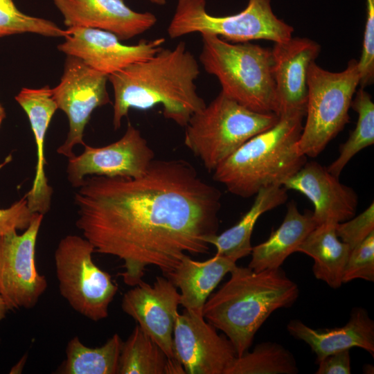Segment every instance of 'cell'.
Instances as JSON below:
<instances>
[{
  "label": "cell",
  "mask_w": 374,
  "mask_h": 374,
  "mask_svg": "<svg viewBox=\"0 0 374 374\" xmlns=\"http://www.w3.org/2000/svg\"><path fill=\"white\" fill-rule=\"evenodd\" d=\"M167 32L172 39L199 33L231 43L256 39L278 43L292 37L294 28L276 16L271 0H249L241 12L222 17L209 14L205 0H178Z\"/></svg>",
  "instance_id": "8"
},
{
  "label": "cell",
  "mask_w": 374,
  "mask_h": 374,
  "mask_svg": "<svg viewBox=\"0 0 374 374\" xmlns=\"http://www.w3.org/2000/svg\"><path fill=\"white\" fill-rule=\"evenodd\" d=\"M355 279L374 281V232L350 252L342 283H347Z\"/></svg>",
  "instance_id": "30"
},
{
  "label": "cell",
  "mask_w": 374,
  "mask_h": 374,
  "mask_svg": "<svg viewBox=\"0 0 374 374\" xmlns=\"http://www.w3.org/2000/svg\"><path fill=\"white\" fill-rule=\"evenodd\" d=\"M123 341L114 334L102 346L90 348L75 336L66 348V359L57 373L61 374H116Z\"/></svg>",
  "instance_id": "26"
},
{
  "label": "cell",
  "mask_w": 374,
  "mask_h": 374,
  "mask_svg": "<svg viewBox=\"0 0 374 374\" xmlns=\"http://www.w3.org/2000/svg\"><path fill=\"white\" fill-rule=\"evenodd\" d=\"M27 359V355H24L20 360L12 368L10 373H20L25 366Z\"/></svg>",
  "instance_id": "35"
},
{
  "label": "cell",
  "mask_w": 374,
  "mask_h": 374,
  "mask_svg": "<svg viewBox=\"0 0 374 374\" xmlns=\"http://www.w3.org/2000/svg\"><path fill=\"white\" fill-rule=\"evenodd\" d=\"M68 27L98 28L127 40L141 35L157 23L150 12H139L124 0H53Z\"/></svg>",
  "instance_id": "18"
},
{
  "label": "cell",
  "mask_w": 374,
  "mask_h": 374,
  "mask_svg": "<svg viewBox=\"0 0 374 374\" xmlns=\"http://www.w3.org/2000/svg\"><path fill=\"white\" fill-rule=\"evenodd\" d=\"M288 332L305 342L317 356V363L335 352L361 348L374 357V321L367 310L356 307L341 327L313 329L301 320L293 319L287 325Z\"/></svg>",
  "instance_id": "20"
},
{
  "label": "cell",
  "mask_w": 374,
  "mask_h": 374,
  "mask_svg": "<svg viewBox=\"0 0 374 374\" xmlns=\"http://www.w3.org/2000/svg\"><path fill=\"white\" fill-rule=\"evenodd\" d=\"M80 155L68 161L67 179L78 188L89 176L139 177L154 159V153L141 132L131 123L118 141L103 147L84 145Z\"/></svg>",
  "instance_id": "12"
},
{
  "label": "cell",
  "mask_w": 374,
  "mask_h": 374,
  "mask_svg": "<svg viewBox=\"0 0 374 374\" xmlns=\"http://www.w3.org/2000/svg\"><path fill=\"white\" fill-rule=\"evenodd\" d=\"M132 287L123 296V311L136 321L168 357L176 359L172 338L180 305L177 287L164 276H157L152 284L141 280Z\"/></svg>",
  "instance_id": "15"
},
{
  "label": "cell",
  "mask_w": 374,
  "mask_h": 374,
  "mask_svg": "<svg viewBox=\"0 0 374 374\" xmlns=\"http://www.w3.org/2000/svg\"><path fill=\"white\" fill-rule=\"evenodd\" d=\"M283 186L299 192L312 203L317 226L337 224L355 215L358 204L355 191L318 162H306Z\"/></svg>",
  "instance_id": "17"
},
{
  "label": "cell",
  "mask_w": 374,
  "mask_h": 374,
  "mask_svg": "<svg viewBox=\"0 0 374 374\" xmlns=\"http://www.w3.org/2000/svg\"><path fill=\"white\" fill-rule=\"evenodd\" d=\"M221 197L188 161L154 159L139 177H86L75 224L94 252L123 260L120 275L134 286L149 266L168 278L186 256L209 252Z\"/></svg>",
  "instance_id": "1"
},
{
  "label": "cell",
  "mask_w": 374,
  "mask_h": 374,
  "mask_svg": "<svg viewBox=\"0 0 374 374\" xmlns=\"http://www.w3.org/2000/svg\"><path fill=\"white\" fill-rule=\"evenodd\" d=\"M317 226L312 212L301 213L294 202L288 204L284 220L265 242L252 247L248 267L255 271L281 267Z\"/></svg>",
  "instance_id": "22"
},
{
  "label": "cell",
  "mask_w": 374,
  "mask_h": 374,
  "mask_svg": "<svg viewBox=\"0 0 374 374\" xmlns=\"http://www.w3.org/2000/svg\"><path fill=\"white\" fill-rule=\"evenodd\" d=\"M35 214L29 209L26 195L10 207L0 208V237L13 231L25 230Z\"/></svg>",
  "instance_id": "33"
},
{
  "label": "cell",
  "mask_w": 374,
  "mask_h": 374,
  "mask_svg": "<svg viewBox=\"0 0 374 374\" xmlns=\"http://www.w3.org/2000/svg\"><path fill=\"white\" fill-rule=\"evenodd\" d=\"M15 98L28 118L36 145L35 175L26 194L28 206L32 213L44 215L50 209L53 195L44 172V139L57 107L48 85L38 89L24 87Z\"/></svg>",
  "instance_id": "19"
},
{
  "label": "cell",
  "mask_w": 374,
  "mask_h": 374,
  "mask_svg": "<svg viewBox=\"0 0 374 374\" xmlns=\"http://www.w3.org/2000/svg\"><path fill=\"white\" fill-rule=\"evenodd\" d=\"M320 51L319 44L307 37H292L275 43L271 55L278 116L295 114L305 116L308 73Z\"/></svg>",
  "instance_id": "16"
},
{
  "label": "cell",
  "mask_w": 374,
  "mask_h": 374,
  "mask_svg": "<svg viewBox=\"0 0 374 374\" xmlns=\"http://www.w3.org/2000/svg\"><path fill=\"white\" fill-rule=\"evenodd\" d=\"M278 119L274 113L252 111L220 91L190 117L184 127V144L213 172L245 142Z\"/></svg>",
  "instance_id": "6"
},
{
  "label": "cell",
  "mask_w": 374,
  "mask_h": 374,
  "mask_svg": "<svg viewBox=\"0 0 374 374\" xmlns=\"http://www.w3.org/2000/svg\"><path fill=\"white\" fill-rule=\"evenodd\" d=\"M8 310H9L6 305V303L3 296H1L0 293V321H2L5 318Z\"/></svg>",
  "instance_id": "36"
},
{
  "label": "cell",
  "mask_w": 374,
  "mask_h": 374,
  "mask_svg": "<svg viewBox=\"0 0 374 374\" xmlns=\"http://www.w3.org/2000/svg\"><path fill=\"white\" fill-rule=\"evenodd\" d=\"M33 33L46 37H65L63 30L53 21L21 12L13 0H0V37Z\"/></svg>",
  "instance_id": "29"
},
{
  "label": "cell",
  "mask_w": 374,
  "mask_h": 374,
  "mask_svg": "<svg viewBox=\"0 0 374 374\" xmlns=\"http://www.w3.org/2000/svg\"><path fill=\"white\" fill-rule=\"evenodd\" d=\"M336 224L317 225L296 249V252L312 258L314 277L332 289H338L343 284L344 271L350 252L348 246L337 235Z\"/></svg>",
  "instance_id": "24"
},
{
  "label": "cell",
  "mask_w": 374,
  "mask_h": 374,
  "mask_svg": "<svg viewBox=\"0 0 374 374\" xmlns=\"http://www.w3.org/2000/svg\"><path fill=\"white\" fill-rule=\"evenodd\" d=\"M5 117H6L5 109L2 106V105L0 103V127Z\"/></svg>",
  "instance_id": "37"
},
{
  "label": "cell",
  "mask_w": 374,
  "mask_h": 374,
  "mask_svg": "<svg viewBox=\"0 0 374 374\" xmlns=\"http://www.w3.org/2000/svg\"><path fill=\"white\" fill-rule=\"evenodd\" d=\"M108 75L91 68L81 59L66 55L60 83L51 89L57 109L69 121L64 142L57 148L58 154L73 157V148L84 145L83 133L93 110L110 103L107 90Z\"/></svg>",
  "instance_id": "11"
},
{
  "label": "cell",
  "mask_w": 374,
  "mask_h": 374,
  "mask_svg": "<svg viewBox=\"0 0 374 374\" xmlns=\"http://www.w3.org/2000/svg\"><path fill=\"white\" fill-rule=\"evenodd\" d=\"M296 362L289 350L276 342L258 344L252 351L236 357L224 374H296Z\"/></svg>",
  "instance_id": "27"
},
{
  "label": "cell",
  "mask_w": 374,
  "mask_h": 374,
  "mask_svg": "<svg viewBox=\"0 0 374 374\" xmlns=\"http://www.w3.org/2000/svg\"><path fill=\"white\" fill-rule=\"evenodd\" d=\"M357 61L341 72H331L314 62L308 73L306 121L298 142L299 152L317 157L350 122L348 111L357 86Z\"/></svg>",
  "instance_id": "7"
},
{
  "label": "cell",
  "mask_w": 374,
  "mask_h": 374,
  "mask_svg": "<svg viewBox=\"0 0 374 374\" xmlns=\"http://www.w3.org/2000/svg\"><path fill=\"white\" fill-rule=\"evenodd\" d=\"M287 190L281 186L261 188L255 195L249 210L237 224L208 239V244L215 247V254L228 257L235 262L251 254V238L256 222L263 213L287 202Z\"/></svg>",
  "instance_id": "23"
},
{
  "label": "cell",
  "mask_w": 374,
  "mask_h": 374,
  "mask_svg": "<svg viewBox=\"0 0 374 374\" xmlns=\"http://www.w3.org/2000/svg\"><path fill=\"white\" fill-rule=\"evenodd\" d=\"M301 114L279 116L269 129L256 134L213 171V179L242 198L262 188L281 186L307 162L298 148L303 130Z\"/></svg>",
  "instance_id": "4"
},
{
  "label": "cell",
  "mask_w": 374,
  "mask_h": 374,
  "mask_svg": "<svg viewBox=\"0 0 374 374\" xmlns=\"http://www.w3.org/2000/svg\"><path fill=\"white\" fill-rule=\"evenodd\" d=\"M118 374H186L176 359L161 347L137 324L122 344Z\"/></svg>",
  "instance_id": "25"
},
{
  "label": "cell",
  "mask_w": 374,
  "mask_h": 374,
  "mask_svg": "<svg viewBox=\"0 0 374 374\" xmlns=\"http://www.w3.org/2000/svg\"><path fill=\"white\" fill-rule=\"evenodd\" d=\"M93 253L85 238L67 235L59 242L54 260L60 294L75 311L98 321L108 317L118 286L95 264Z\"/></svg>",
  "instance_id": "9"
},
{
  "label": "cell",
  "mask_w": 374,
  "mask_h": 374,
  "mask_svg": "<svg viewBox=\"0 0 374 374\" xmlns=\"http://www.w3.org/2000/svg\"><path fill=\"white\" fill-rule=\"evenodd\" d=\"M230 275L209 296L202 316L224 332L240 357L248 351L257 331L274 312L295 303L299 289L281 267L255 271L236 265Z\"/></svg>",
  "instance_id": "3"
},
{
  "label": "cell",
  "mask_w": 374,
  "mask_h": 374,
  "mask_svg": "<svg viewBox=\"0 0 374 374\" xmlns=\"http://www.w3.org/2000/svg\"><path fill=\"white\" fill-rule=\"evenodd\" d=\"M235 266V261L221 255L215 254L204 261L193 260L187 255L168 278L180 290V305L202 314L209 296Z\"/></svg>",
  "instance_id": "21"
},
{
  "label": "cell",
  "mask_w": 374,
  "mask_h": 374,
  "mask_svg": "<svg viewBox=\"0 0 374 374\" xmlns=\"http://www.w3.org/2000/svg\"><path fill=\"white\" fill-rule=\"evenodd\" d=\"M316 374H350L351 373L350 349L332 353L320 362Z\"/></svg>",
  "instance_id": "34"
},
{
  "label": "cell",
  "mask_w": 374,
  "mask_h": 374,
  "mask_svg": "<svg viewBox=\"0 0 374 374\" xmlns=\"http://www.w3.org/2000/svg\"><path fill=\"white\" fill-rule=\"evenodd\" d=\"M366 23L362 54L358 63L359 85L362 88L374 80V0H366Z\"/></svg>",
  "instance_id": "32"
},
{
  "label": "cell",
  "mask_w": 374,
  "mask_h": 374,
  "mask_svg": "<svg viewBox=\"0 0 374 374\" xmlns=\"http://www.w3.org/2000/svg\"><path fill=\"white\" fill-rule=\"evenodd\" d=\"M201 35L199 62L217 78L221 92L252 111L277 115L271 51L251 42L231 43L215 35Z\"/></svg>",
  "instance_id": "5"
},
{
  "label": "cell",
  "mask_w": 374,
  "mask_h": 374,
  "mask_svg": "<svg viewBox=\"0 0 374 374\" xmlns=\"http://www.w3.org/2000/svg\"><path fill=\"white\" fill-rule=\"evenodd\" d=\"M151 3H155L157 5H165L166 3V0H149Z\"/></svg>",
  "instance_id": "38"
},
{
  "label": "cell",
  "mask_w": 374,
  "mask_h": 374,
  "mask_svg": "<svg viewBox=\"0 0 374 374\" xmlns=\"http://www.w3.org/2000/svg\"><path fill=\"white\" fill-rule=\"evenodd\" d=\"M57 49L66 55L81 59L91 68L109 75L136 62L147 60L163 48L166 39H141L134 45L123 44L106 30L70 27Z\"/></svg>",
  "instance_id": "14"
},
{
  "label": "cell",
  "mask_w": 374,
  "mask_h": 374,
  "mask_svg": "<svg viewBox=\"0 0 374 374\" xmlns=\"http://www.w3.org/2000/svg\"><path fill=\"white\" fill-rule=\"evenodd\" d=\"M351 107L358 114L355 128L340 145L338 157L327 168L337 177L355 154L374 143V103L364 88L361 87L356 92Z\"/></svg>",
  "instance_id": "28"
},
{
  "label": "cell",
  "mask_w": 374,
  "mask_h": 374,
  "mask_svg": "<svg viewBox=\"0 0 374 374\" xmlns=\"http://www.w3.org/2000/svg\"><path fill=\"white\" fill-rule=\"evenodd\" d=\"M172 341L175 357L187 374H224L237 357L225 335L202 314L186 309L177 316Z\"/></svg>",
  "instance_id": "13"
},
{
  "label": "cell",
  "mask_w": 374,
  "mask_h": 374,
  "mask_svg": "<svg viewBox=\"0 0 374 374\" xmlns=\"http://www.w3.org/2000/svg\"><path fill=\"white\" fill-rule=\"evenodd\" d=\"M43 217L36 213L21 234L13 231L0 237V293L9 310L33 308L47 288V280L35 262Z\"/></svg>",
  "instance_id": "10"
},
{
  "label": "cell",
  "mask_w": 374,
  "mask_h": 374,
  "mask_svg": "<svg viewBox=\"0 0 374 374\" xmlns=\"http://www.w3.org/2000/svg\"><path fill=\"white\" fill-rule=\"evenodd\" d=\"M335 231L338 238L346 244L351 251L374 232L373 202L357 216L337 223Z\"/></svg>",
  "instance_id": "31"
},
{
  "label": "cell",
  "mask_w": 374,
  "mask_h": 374,
  "mask_svg": "<svg viewBox=\"0 0 374 374\" xmlns=\"http://www.w3.org/2000/svg\"><path fill=\"white\" fill-rule=\"evenodd\" d=\"M199 74L195 55L181 42L109 75L114 97V129L121 127L130 109L147 110L158 105L166 118L184 127L206 105L197 92L195 80Z\"/></svg>",
  "instance_id": "2"
}]
</instances>
